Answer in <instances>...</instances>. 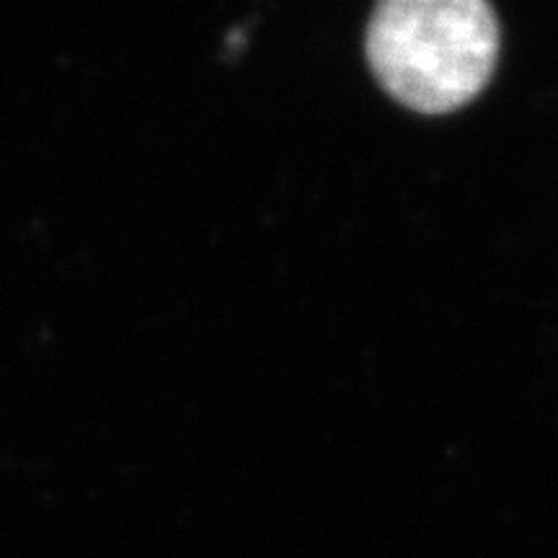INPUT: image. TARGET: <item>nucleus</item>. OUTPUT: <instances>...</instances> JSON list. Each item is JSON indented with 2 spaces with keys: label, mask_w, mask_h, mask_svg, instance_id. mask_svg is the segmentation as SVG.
<instances>
[{
  "label": "nucleus",
  "mask_w": 558,
  "mask_h": 558,
  "mask_svg": "<svg viewBox=\"0 0 558 558\" xmlns=\"http://www.w3.org/2000/svg\"><path fill=\"white\" fill-rule=\"evenodd\" d=\"M375 78L418 114L476 99L494 73L499 24L484 0H386L367 24Z\"/></svg>",
  "instance_id": "1"
}]
</instances>
